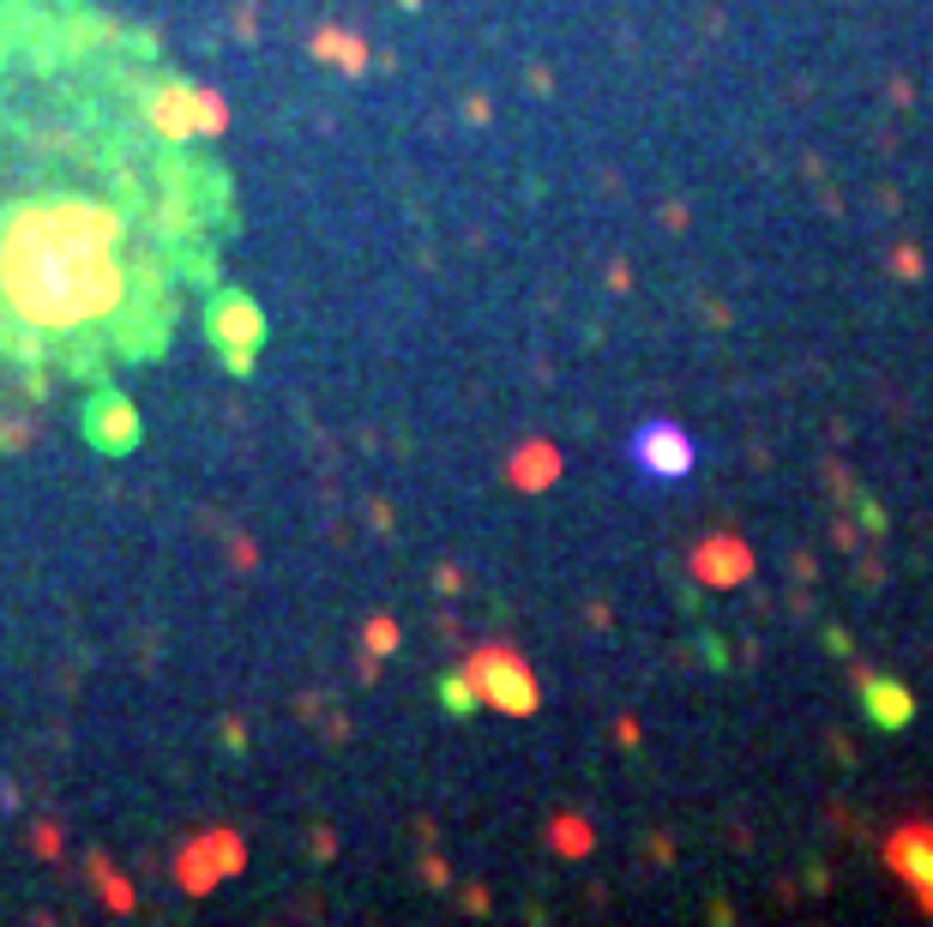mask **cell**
<instances>
[{
    "label": "cell",
    "mask_w": 933,
    "mask_h": 927,
    "mask_svg": "<svg viewBox=\"0 0 933 927\" xmlns=\"http://www.w3.org/2000/svg\"><path fill=\"white\" fill-rule=\"evenodd\" d=\"M627 458L639 464L645 476H657V482H675V476H687V470H693V440L680 434L675 422H645V428L632 434Z\"/></svg>",
    "instance_id": "cell-1"
},
{
    "label": "cell",
    "mask_w": 933,
    "mask_h": 927,
    "mask_svg": "<svg viewBox=\"0 0 933 927\" xmlns=\"http://www.w3.org/2000/svg\"><path fill=\"white\" fill-rule=\"evenodd\" d=\"M217 337H224V344H229V337H242V344H259V314H254V307H247L242 296L224 302V307H217Z\"/></svg>",
    "instance_id": "cell-4"
},
{
    "label": "cell",
    "mask_w": 933,
    "mask_h": 927,
    "mask_svg": "<svg viewBox=\"0 0 933 927\" xmlns=\"http://www.w3.org/2000/svg\"><path fill=\"white\" fill-rule=\"evenodd\" d=\"M482 687H488V699H494L500 711H530V704H537V687H530V674L518 669L512 657H488Z\"/></svg>",
    "instance_id": "cell-3"
},
{
    "label": "cell",
    "mask_w": 933,
    "mask_h": 927,
    "mask_svg": "<svg viewBox=\"0 0 933 927\" xmlns=\"http://www.w3.org/2000/svg\"><path fill=\"white\" fill-rule=\"evenodd\" d=\"M862 704H867V723L873 729H910V717H915V699H910V687H897V681H885V674H867L862 681Z\"/></svg>",
    "instance_id": "cell-2"
}]
</instances>
